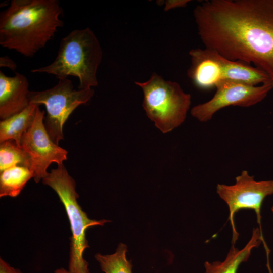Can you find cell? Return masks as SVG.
<instances>
[{"mask_svg": "<svg viewBox=\"0 0 273 273\" xmlns=\"http://www.w3.org/2000/svg\"><path fill=\"white\" fill-rule=\"evenodd\" d=\"M205 48L264 71L273 87V0H210L194 10Z\"/></svg>", "mask_w": 273, "mask_h": 273, "instance_id": "obj_1", "label": "cell"}, {"mask_svg": "<svg viewBox=\"0 0 273 273\" xmlns=\"http://www.w3.org/2000/svg\"><path fill=\"white\" fill-rule=\"evenodd\" d=\"M57 0H12L0 13V44L31 57L63 26Z\"/></svg>", "mask_w": 273, "mask_h": 273, "instance_id": "obj_2", "label": "cell"}, {"mask_svg": "<svg viewBox=\"0 0 273 273\" xmlns=\"http://www.w3.org/2000/svg\"><path fill=\"white\" fill-rule=\"evenodd\" d=\"M102 56L100 42L89 28L75 29L62 38L51 64L30 71L53 75L59 79L73 76L79 80L78 89L92 88L98 83L97 72Z\"/></svg>", "mask_w": 273, "mask_h": 273, "instance_id": "obj_3", "label": "cell"}, {"mask_svg": "<svg viewBox=\"0 0 273 273\" xmlns=\"http://www.w3.org/2000/svg\"><path fill=\"white\" fill-rule=\"evenodd\" d=\"M43 184L53 189L64 205L71 231L68 270L70 273H90L88 263L83 257L89 247L86 231L90 227L103 226L108 221L90 219L77 202L79 195L76 183L69 174L63 163L42 178Z\"/></svg>", "mask_w": 273, "mask_h": 273, "instance_id": "obj_4", "label": "cell"}, {"mask_svg": "<svg viewBox=\"0 0 273 273\" xmlns=\"http://www.w3.org/2000/svg\"><path fill=\"white\" fill-rule=\"evenodd\" d=\"M135 83L142 89L147 116L162 132H169L184 122L191 97L177 82L166 81L154 73L147 81Z\"/></svg>", "mask_w": 273, "mask_h": 273, "instance_id": "obj_5", "label": "cell"}, {"mask_svg": "<svg viewBox=\"0 0 273 273\" xmlns=\"http://www.w3.org/2000/svg\"><path fill=\"white\" fill-rule=\"evenodd\" d=\"M93 88L76 89L71 80L59 79L53 87L41 91H29V104L44 105L47 115L45 128L57 145L64 139L63 126L71 114L79 106L87 103L94 94Z\"/></svg>", "mask_w": 273, "mask_h": 273, "instance_id": "obj_6", "label": "cell"}, {"mask_svg": "<svg viewBox=\"0 0 273 273\" xmlns=\"http://www.w3.org/2000/svg\"><path fill=\"white\" fill-rule=\"evenodd\" d=\"M216 192L229 207V219L233 232V244H235L239 236L235 228L234 217L235 214L241 209H252L255 211L259 229L262 233L261 207L264 199L273 194V180L256 181L247 170H243L240 175L236 177L235 184H217Z\"/></svg>", "mask_w": 273, "mask_h": 273, "instance_id": "obj_7", "label": "cell"}, {"mask_svg": "<svg viewBox=\"0 0 273 273\" xmlns=\"http://www.w3.org/2000/svg\"><path fill=\"white\" fill-rule=\"evenodd\" d=\"M45 112L38 106L34 120L22 137L20 146L27 154L33 178L38 183L47 174V170L53 162L58 165L67 159L68 152L55 144L44 125Z\"/></svg>", "mask_w": 273, "mask_h": 273, "instance_id": "obj_8", "label": "cell"}, {"mask_svg": "<svg viewBox=\"0 0 273 273\" xmlns=\"http://www.w3.org/2000/svg\"><path fill=\"white\" fill-rule=\"evenodd\" d=\"M215 88L210 100L191 110L192 116L200 122L210 120L217 112L229 106L249 107L256 105L265 98L273 87L271 82L252 86L223 80Z\"/></svg>", "mask_w": 273, "mask_h": 273, "instance_id": "obj_9", "label": "cell"}, {"mask_svg": "<svg viewBox=\"0 0 273 273\" xmlns=\"http://www.w3.org/2000/svg\"><path fill=\"white\" fill-rule=\"evenodd\" d=\"M191 64L187 75L201 89L215 87L223 80V57L211 49H194L189 51Z\"/></svg>", "mask_w": 273, "mask_h": 273, "instance_id": "obj_10", "label": "cell"}, {"mask_svg": "<svg viewBox=\"0 0 273 273\" xmlns=\"http://www.w3.org/2000/svg\"><path fill=\"white\" fill-rule=\"evenodd\" d=\"M28 81L18 72L13 77L0 71V118L1 120L16 114L29 105Z\"/></svg>", "mask_w": 273, "mask_h": 273, "instance_id": "obj_11", "label": "cell"}, {"mask_svg": "<svg viewBox=\"0 0 273 273\" xmlns=\"http://www.w3.org/2000/svg\"><path fill=\"white\" fill-rule=\"evenodd\" d=\"M262 242L265 249H268L262 233L258 228H254L250 239L242 249L237 248L233 244L223 261L205 262L204 273H237L240 266L248 260L252 250Z\"/></svg>", "mask_w": 273, "mask_h": 273, "instance_id": "obj_12", "label": "cell"}, {"mask_svg": "<svg viewBox=\"0 0 273 273\" xmlns=\"http://www.w3.org/2000/svg\"><path fill=\"white\" fill-rule=\"evenodd\" d=\"M223 80L252 86L271 82L269 77L264 71L242 61L223 57Z\"/></svg>", "mask_w": 273, "mask_h": 273, "instance_id": "obj_13", "label": "cell"}, {"mask_svg": "<svg viewBox=\"0 0 273 273\" xmlns=\"http://www.w3.org/2000/svg\"><path fill=\"white\" fill-rule=\"evenodd\" d=\"M39 105L29 104L21 112L0 122V142L13 140L20 146L23 134L32 125Z\"/></svg>", "mask_w": 273, "mask_h": 273, "instance_id": "obj_14", "label": "cell"}, {"mask_svg": "<svg viewBox=\"0 0 273 273\" xmlns=\"http://www.w3.org/2000/svg\"><path fill=\"white\" fill-rule=\"evenodd\" d=\"M33 176V173L29 168L20 165L1 172L0 197L17 196Z\"/></svg>", "mask_w": 273, "mask_h": 273, "instance_id": "obj_15", "label": "cell"}, {"mask_svg": "<svg viewBox=\"0 0 273 273\" xmlns=\"http://www.w3.org/2000/svg\"><path fill=\"white\" fill-rule=\"evenodd\" d=\"M127 246L120 243L112 254H95V258L104 273H132V265L126 258Z\"/></svg>", "mask_w": 273, "mask_h": 273, "instance_id": "obj_16", "label": "cell"}, {"mask_svg": "<svg viewBox=\"0 0 273 273\" xmlns=\"http://www.w3.org/2000/svg\"><path fill=\"white\" fill-rule=\"evenodd\" d=\"M24 166L30 169L27 154L15 141L8 140L0 144V172L15 166Z\"/></svg>", "mask_w": 273, "mask_h": 273, "instance_id": "obj_17", "label": "cell"}, {"mask_svg": "<svg viewBox=\"0 0 273 273\" xmlns=\"http://www.w3.org/2000/svg\"><path fill=\"white\" fill-rule=\"evenodd\" d=\"M0 273H23L20 269L12 266L7 262L1 258Z\"/></svg>", "mask_w": 273, "mask_h": 273, "instance_id": "obj_18", "label": "cell"}, {"mask_svg": "<svg viewBox=\"0 0 273 273\" xmlns=\"http://www.w3.org/2000/svg\"><path fill=\"white\" fill-rule=\"evenodd\" d=\"M0 66L8 68L13 71L16 70L17 68L15 62L8 56H2L0 58Z\"/></svg>", "mask_w": 273, "mask_h": 273, "instance_id": "obj_19", "label": "cell"}, {"mask_svg": "<svg viewBox=\"0 0 273 273\" xmlns=\"http://www.w3.org/2000/svg\"><path fill=\"white\" fill-rule=\"evenodd\" d=\"M188 0L169 1L166 3L165 11L171 9L185 7L189 3Z\"/></svg>", "mask_w": 273, "mask_h": 273, "instance_id": "obj_20", "label": "cell"}, {"mask_svg": "<svg viewBox=\"0 0 273 273\" xmlns=\"http://www.w3.org/2000/svg\"><path fill=\"white\" fill-rule=\"evenodd\" d=\"M55 273H70L68 270L61 267L58 268L55 270Z\"/></svg>", "mask_w": 273, "mask_h": 273, "instance_id": "obj_21", "label": "cell"}, {"mask_svg": "<svg viewBox=\"0 0 273 273\" xmlns=\"http://www.w3.org/2000/svg\"><path fill=\"white\" fill-rule=\"evenodd\" d=\"M271 210H272V212H273V206H272V207H271Z\"/></svg>", "mask_w": 273, "mask_h": 273, "instance_id": "obj_22", "label": "cell"}]
</instances>
